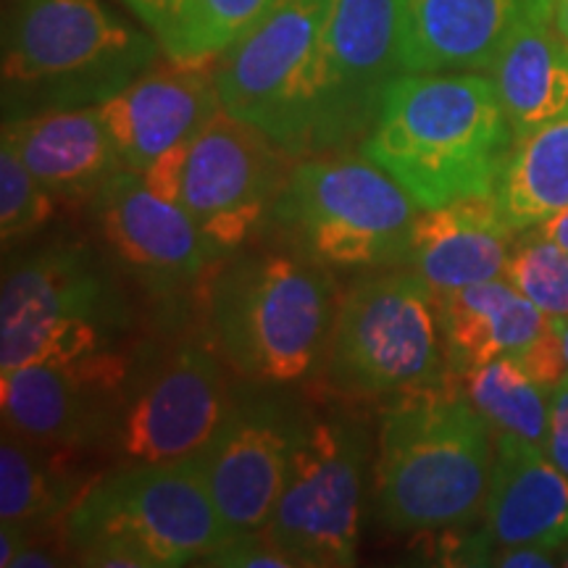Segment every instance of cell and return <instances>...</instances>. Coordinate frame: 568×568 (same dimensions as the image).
<instances>
[{
    "label": "cell",
    "mask_w": 568,
    "mask_h": 568,
    "mask_svg": "<svg viewBox=\"0 0 568 568\" xmlns=\"http://www.w3.org/2000/svg\"><path fill=\"white\" fill-rule=\"evenodd\" d=\"M213 61H174L145 69L98 103L124 169L145 172L222 111Z\"/></svg>",
    "instance_id": "17"
},
{
    "label": "cell",
    "mask_w": 568,
    "mask_h": 568,
    "mask_svg": "<svg viewBox=\"0 0 568 568\" xmlns=\"http://www.w3.org/2000/svg\"><path fill=\"white\" fill-rule=\"evenodd\" d=\"M558 552L548 548H537V545H495L489 566L500 568H552L560 566L556 560Z\"/></svg>",
    "instance_id": "33"
},
{
    "label": "cell",
    "mask_w": 568,
    "mask_h": 568,
    "mask_svg": "<svg viewBox=\"0 0 568 568\" xmlns=\"http://www.w3.org/2000/svg\"><path fill=\"white\" fill-rule=\"evenodd\" d=\"M552 19V0H397L403 69L489 71L524 27Z\"/></svg>",
    "instance_id": "18"
},
{
    "label": "cell",
    "mask_w": 568,
    "mask_h": 568,
    "mask_svg": "<svg viewBox=\"0 0 568 568\" xmlns=\"http://www.w3.org/2000/svg\"><path fill=\"white\" fill-rule=\"evenodd\" d=\"M458 389L477 408L493 435H514L545 447L550 418V389L524 372L510 355L456 376Z\"/></svg>",
    "instance_id": "26"
},
{
    "label": "cell",
    "mask_w": 568,
    "mask_h": 568,
    "mask_svg": "<svg viewBox=\"0 0 568 568\" xmlns=\"http://www.w3.org/2000/svg\"><path fill=\"white\" fill-rule=\"evenodd\" d=\"M516 237L495 195L464 197L418 211L406 266L435 293L503 280Z\"/></svg>",
    "instance_id": "20"
},
{
    "label": "cell",
    "mask_w": 568,
    "mask_h": 568,
    "mask_svg": "<svg viewBox=\"0 0 568 568\" xmlns=\"http://www.w3.org/2000/svg\"><path fill=\"white\" fill-rule=\"evenodd\" d=\"M545 453L568 477V374L550 389V418Z\"/></svg>",
    "instance_id": "31"
},
{
    "label": "cell",
    "mask_w": 568,
    "mask_h": 568,
    "mask_svg": "<svg viewBox=\"0 0 568 568\" xmlns=\"http://www.w3.org/2000/svg\"><path fill=\"white\" fill-rule=\"evenodd\" d=\"M374 460V514L397 535H435L485 510L495 435L453 385L387 400Z\"/></svg>",
    "instance_id": "2"
},
{
    "label": "cell",
    "mask_w": 568,
    "mask_h": 568,
    "mask_svg": "<svg viewBox=\"0 0 568 568\" xmlns=\"http://www.w3.org/2000/svg\"><path fill=\"white\" fill-rule=\"evenodd\" d=\"M503 280L542 314L552 318L568 316V251L535 230L518 232Z\"/></svg>",
    "instance_id": "28"
},
{
    "label": "cell",
    "mask_w": 568,
    "mask_h": 568,
    "mask_svg": "<svg viewBox=\"0 0 568 568\" xmlns=\"http://www.w3.org/2000/svg\"><path fill=\"white\" fill-rule=\"evenodd\" d=\"M489 74L516 140L568 116V40L552 19L524 27Z\"/></svg>",
    "instance_id": "24"
},
{
    "label": "cell",
    "mask_w": 568,
    "mask_h": 568,
    "mask_svg": "<svg viewBox=\"0 0 568 568\" xmlns=\"http://www.w3.org/2000/svg\"><path fill=\"white\" fill-rule=\"evenodd\" d=\"M531 230L542 234L545 240H550V243H556L558 247H564V251H568V205L552 213V216L545 219V222L531 226Z\"/></svg>",
    "instance_id": "35"
},
{
    "label": "cell",
    "mask_w": 568,
    "mask_h": 568,
    "mask_svg": "<svg viewBox=\"0 0 568 568\" xmlns=\"http://www.w3.org/2000/svg\"><path fill=\"white\" fill-rule=\"evenodd\" d=\"M481 516L495 545H537L560 552L568 545V477L545 447L495 435Z\"/></svg>",
    "instance_id": "21"
},
{
    "label": "cell",
    "mask_w": 568,
    "mask_h": 568,
    "mask_svg": "<svg viewBox=\"0 0 568 568\" xmlns=\"http://www.w3.org/2000/svg\"><path fill=\"white\" fill-rule=\"evenodd\" d=\"M213 345L180 343L138 366L113 435L116 464L193 458L224 424L237 389Z\"/></svg>",
    "instance_id": "12"
},
{
    "label": "cell",
    "mask_w": 568,
    "mask_h": 568,
    "mask_svg": "<svg viewBox=\"0 0 568 568\" xmlns=\"http://www.w3.org/2000/svg\"><path fill=\"white\" fill-rule=\"evenodd\" d=\"M495 203L516 234L568 205V116L518 138Z\"/></svg>",
    "instance_id": "25"
},
{
    "label": "cell",
    "mask_w": 568,
    "mask_h": 568,
    "mask_svg": "<svg viewBox=\"0 0 568 568\" xmlns=\"http://www.w3.org/2000/svg\"><path fill=\"white\" fill-rule=\"evenodd\" d=\"M132 372L134 358L119 347L0 372L3 426L61 450H111Z\"/></svg>",
    "instance_id": "13"
},
{
    "label": "cell",
    "mask_w": 568,
    "mask_h": 568,
    "mask_svg": "<svg viewBox=\"0 0 568 568\" xmlns=\"http://www.w3.org/2000/svg\"><path fill=\"white\" fill-rule=\"evenodd\" d=\"M276 0H187L163 55L174 61H216Z\"/></svg>",
    "instance_id": "27"
},
{
    "label": "cell",
    "mask_w": 568,
    "mask_h": 568,
    "mask_svg": "<svg viewBox=\"0 0 568 568\" xmlns=\"http://www.w3.org/2000/svg\"><path fill=\"white\" fill-rule=\"evenodd\" d=\"M27 537H30V529L19 527V524H0V566H13V560L27 545Z\"/></svg>",
    "instance_id": "34"
},
{
    "label": "cell",
    "mask_w": 568,
    "mask_h": 568,
    "mask_svg": "<svg viewBox=\"0 0 568 568\" xmlns=\"http://www.w3.org/2000/svg\"><path fill=\"white\" fill-rule=\"evenodd\" d=\"M111 261L153 293H176L226 258L180 205L122 169L90 203Z\"/></svg>",
    "instance_id": "16"
},
{
    "label": "cell",
    "mask_w": 568,
    "mask_h": 568,
    "mask_svg": "<svg viewBox=\"0 0 568 568\" xmlns=\"http://www.w3.org/2000/svg\"><path fill=\"white\" fill-rule=\"evenodd\" d=\"M332 6L335 0H276L213 63L224 111L295 159L308 153Z\"/></svg>",
    "instance_id": "11"
},
{
    "label": "cell",
    "mask_w": 568,
    "mask_h": 568,
    "mask_svg": "<svg viewBox=\"0 0 568 568\" xmlns=\"http://www.w3.org/2000/svg\"><path fill=\"white\" fill-rule=\"evenodd\" d=\"M55 213L51 190L21 163L9 145H0V237L9 247L32 237Z\"/></svg>",
    "instance_id": "29"
},
{
    "label": "cell",
    "mask_w": 568,
    "mask_h": 568,
    "mask_svg": "<svg viewBox=\"0 0 568 568\" xmlns=\"http://www.w3.org/2000/svg\"><path fill=\"white\" fill-rule=\"evenodd\" d=\"M435 303L450 379L503 355L521 358L556 322L506 280L439 290Z\"/></svg>",
    "instance_id": "22"
},
{
    "label": "cell",
    "mask_w": 568,
    "mask_h": 568,
    "mask_svg": "<svg viewBox=\"0 0 568 568\" xmlns=\"http://www.w3.org/2000/svg\"><path fill=\"white\" fill-rule=\"evenodd\" d=\"M324 379L345 400H395L450 385L435 290L416 272L358 276L339 295Z\"/></svg>",
    "instance_id": "8"
},
{
    "label": "cell",
    "mask_w": 568,
    "mask_h": 568,
    "mask_svg": "<svg viewBox=\"0 0 568 568\" xmlns=\"http://www.w3.org/2000/svg\"><path fill=\"white\" fill-rule=\"evenodd\" d=\"M159 51L101 0H13L3 27L6 119L103 103Z\"/></svg>",
    "instance_id": "5"
},
{
    "label": "cell",
    "mask_w": 568,
    "mask_h": 568,
    "mask_svg": "<svg viewBox=\"0 0 568 568\" xmlns=\"http://www.w3.org/2000/svg\"><path fill=\"white\" fill-rule=\"evenodd\" d=\"M514 145V126L493 77L406 71L387 88L358 151L426 211L495 195Z\"/></svg>",
    "instance_id": "1"
},
{
    "label": "cell",
    "mask_w": 568,
    "mask_h": 568,
    "mask_svg": "<svg viewBox=\"0 0 568 568\" xmlns=\"http://www.w3.org/2000/svg\"><path fill=\"white\" fill-rule=\"evenodd\" d=\"M130 324L116 264L82 243L40 247L3 268L0 372L113 351Z\"/></svg>",
    "instance_id": "7"
},
{
    "label": "cell",
    "mask_w": 568,
    "mask_h": 568,
    "mask_svg": "<svg viewBox=\"0 0 568 568\" xmlns=\"http://www.w3.org/2000/svg\"><path fill=\"white\" fill-rule=\"evenodd\" d=\"M418 205L361 151L303 155L290 169L268 222L284 247L326 268L406 266Z\"/></svg>",
    "instance_id": "6"
},
{
    "label": "cell",
    "mask_w": 568,
    "mask_h": 568,
    "mask_svg": "<svg viewBox=\"0 0 568 568\" xmlns=\"http://www.w3.org/2000/svg\"><path fill=\"white\" fill-rule=\"evenodd\" d=\"M558 560H560V566H566V568H568V545H566L564 550L558 552Z\"/></svg>",
    "instance_id": "38"
},
{
    "label": "cell",
    "mask_w": 568,
    "mask_h": 568,
    "mask_svg": "<svg viewBox=\"0 0 568 568\" xmlns=\"http://www.w3.org/2000/svg\"><path fill=\"white\" fill-rule=\"evenodd\" d=\"M339 295L332 268L290 247L226 255L205 290V329L240 379L293 385L324 368Z\"/></svg>",
    "instance_id": "3"
},
{
    "label": "cell",
    "mask_w": 568,
    "mask_h": 568,
    "mask_svg": "<svg viewBox=\"0 0 568 568\" xmlns=\"http://www.w3.org/2000/svg\"><path fill=\"white\" fill-rule=\"evenodd\" d=\"M552 24L568 40V0H552Z\"/></svg>",
    "instance_id": "36"
},
{
    "label": "cell",
    "mask_w": 568,
    "mask_h": 568,
    "mask_svg": "<svg viewBox=\"0 0 568 568\" xmlns=\"http://www.w3.org/2000/svg\"><path fill=\"white\" fill-rule=\"evenodd\" d=\"M558 332H560V345H564V358L568 368V316L558 318Z\"/></svg>",
    "instance_id": "37"
},
{
    "label": "cell",
    "mask_w": 568,
    "mask_h": 568,
    "mask_svg": "<svg viewBox=\"0 0 568 568\" xmlns=\"http://www.w3.org/2000/svg\"><path fill=\"white\" fill-rule=\"evenodd\" d=\"M124 3L130 6V9L142 19V24L159 38L163 53V45L174 38L176 27H180L187 0H124Z\"/></svg>",
    "instance_id": "32"
},
{
    "label": "cell",
    "mask_w": 568,
    "mask_h": 568,
    "mask_svg": "<svg viewBox=\"0 0 568 568\" xmlns=\"http://www.w3.org/2000/svg\"><path fill=\"white\" fill-rule=\"evenodd\" d=\"M400 74L397 0H335L305 155L361 145Z\"/></svg>",
    "instance_id": "14"
},
{
    "label": "cell",
    "mask_w": 568,
    "mask_h": 568,
    "mask_svg": "<svg viewBox=\"0 0 568 568\" xmlns=\"http://www.w3.org/2000/svg\"><path fill=\"white\" fill-rule=\"evenodd\" d=\"M201 566L222 568H297L287 550H282L264 529L232 535L219 548L201 558Z\"/></svg>",
    "instance_id": "30"
},
{
    "label": "cell",
    "mask_w": 568,
    "mask_h": 568,
    "mask_svg": "<svg viewBox=\"0 0 568 568\" xmlns=\"http://www.w3.org/2000/svg\"><path fill=\"white\" fill-rule=\"evenodd\" d=\"M290 159L295 155L258 126L222 109L142 176L155 193L180 205L219 251L232 255L272 216Z\"/></svg>",
    "instance_id": "9"
},
{
    "label": "cell",
    "mask_w": 568,
    "mask_h": 568,
    "mask_svg": "<svg viewBox=\"0 0 568 568\" xmlns=\"http://www.w3.org/2000/svg\"><path fill=\"white\" fill-rule=\"evenodd\" d=\"M80 453L34 443L3 426L0 443V524L40 531L61 527L92 477L82 474Z\"/></svg>",
    "instance_id": "23"
},
{
    "label": "cell",
    "mask_w": 568,
    "mask_h": 568,
    "mask_svg": "<svg viewBox=\"0 0 568 568\" xmlns=\"http://www.w3.org/2000/svg\"><path fill=\"white\" fill-rule=\"evenodd\" d=\"M77 566L176 568L230 539L195 458L116 464L95 474L63 516Z\"/></svg>",
    "instance_id": "4"
},
{
    "label": "cell",
    "mask_w": 568,
    "mask_h": 568,
    "mask_svg": "<svg viewBox=\"0 0 568 568\" xmlns=\"http://www.w3.org/2000/svg\"><path fill=\"white\" fill-rule=\"evenodd\" d=\"M0 145L63 203H92L124 169L98 105L6 119Z\"/></svg>",
    "instance_id": "19"
},
{
    "label": "cell",
    "mask_w": 568,
    "mask_h": 568,
    "mask_svg": "<svg viewBox=\"0 0 568 568\" xmlns=\"http://www.w3.org/2000/svg\"><path fill=\"white\" fill-rule=\"evenodd\" d=\"M368 450L372 439L358 416L303 408L287 479L264 527L297 568L355 566Z\"/></svg>",
    "instance_id": "10"
},
{
    "label": "cell",
    "mask_w": 568,
    "mask_h": 568,
    "mask_svg": "<svg viewBox=\"0 0 568 568\" xmlns=\"http://www.w3.org/2000/svg\"><path fill=\"white\" fill-rule=\"evenodd\" d=\"M303 408L264 389L237 400L195 466L230 535L264 529L280 500L293 460Z\"/></svg>",
    "instance_id": "15"
}]
</instances>
